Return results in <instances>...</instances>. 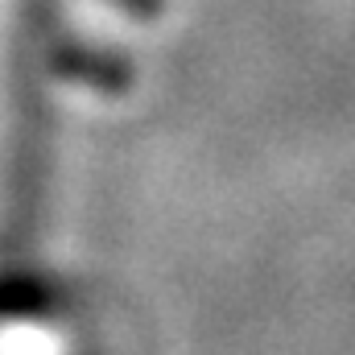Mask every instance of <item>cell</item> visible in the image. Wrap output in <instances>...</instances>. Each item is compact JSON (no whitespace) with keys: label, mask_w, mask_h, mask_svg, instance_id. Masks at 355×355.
Listing matches in <instances>:
<instances>
[{"label":"cell","mask_w":355,"mask_h":355,"mask_svg":"<svg viewBox=\"0 0 355 355\" xmlns=\"http://www.w3.org/2000/svg\"><path fill=\"white\" fill-rule=\"evenodd\" d=\"M112 4H120V8H128V12H137V17H145V12H157V8H162L157 0H112Z\"/></svg>","instance_id":"obj_1"}]
</instances>
